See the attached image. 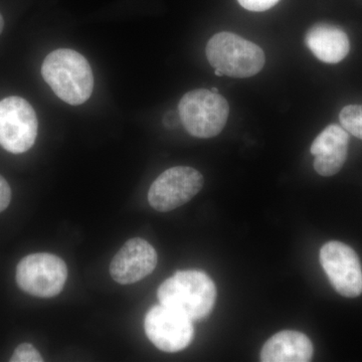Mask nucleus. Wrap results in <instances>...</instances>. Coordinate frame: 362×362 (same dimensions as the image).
I'll return each mask as SVG.
<instances>
[{"mask_svg":"<svg viewBox=\"0 0 362 362\" xmlns=\"http://www.w3.org/2000/svg\"><path fill=\"white\" fill-rule=\"evenodd\" d=\"M42 76L62 101L73 106L84 104L94 90L89 62L74 49H59L47 54Z\"/></svg>","mask_w":362,"mask_h":362,"instance_id":"nucleus-1","label":"nucleus"},{"mask_svg":"<svg viewBox=\"0 0 362 362\" xmlns=\"http://www.w3.org/2000/svg\"><path fill=\"white\" fill-rule=\"evenodd\" d=\"M157 297L164 306L197 320L213 310L216 289L204 272L180 271L159 286Z\"/></svg>","mask_w":362,"mask_h":362,"instance_id":"nucleus-2","label":"nucleus"},{"mask_svg":"<svg viewBox=\"0 0 362 362\" xmlns=\"http://www.w3.org/2000/svg\"><path fill=\"white\" fill-rule=\"evenodd\" d=\"M206 58L214 70L230 78H250L263 70V49L235 33H216L206 45Z\"/></svg>","mask_w":362,"mask_h":362,"instance_id":"nucleus-3","label":"nucleus"},{"mask_svg":"<svg viewBox=\"0 0 362 362\" xmlns=\"http://www.w3.org/2000/svg\"><path fill=\"white\" fill-rule=\"evenodd\" d=\"M181 123L194 137H216L225 128L230 106L225 97L211 90H190L178 104Z\"/></svg>","mask_w":362,"mask_h":362,"instance_id":"nucleus-4","label":"nucleus"},{"mask_svg":"<svg viewBox=\"0 0 362 362\" xmlns=\"http://www.w3.org/2000/svg\"><path fill=\"white\" fill-rule=\"evenodd\" d=\"M66 277L65 262L49 252L28 255L16 267L18 287L35 297L57 296L64 289Z\"/></svg>","mask_w":362,"mask_h":362,"instance_id":"nucleus-5","label":"nucleus"},{"mask_svg":"<svg viewBox=\"0 0 362 362\" xmlns=\"http://www.w3.org/2000/svg\"><path fill=\"white\" fill-rule=\"evenodd\" d=\"M39 122L32 105L21 97L0 101V145L13 154L28 151L37 139Z\"/></svg>","mask_w":362,"mask_h":362,"instance_id":"nucleus-6","label":"nucleus"},{"mask_svg":"<svg viewBox=\"0 0 362 362\" xmlns=\"http://www.w3.org/2000/svg\"><path fill=\"white\" fill-rule=\"evenodd\" d=\"M204 176L188 166H175L161 173L148 192L150 206L165 213L189 202L204 187Z\"/></svg>","mask_w":362,"mask_h":362,"instance_id":"nucleus-7","label":"nucleus"},{"mask_svg":"<svg viewBox=\"0 0 362 362\" xmlns=\"http://www.w3.org/2000/svg\"><path fill=\"white\" fill-rule=\"evenodd\" d=\"M144 329L150 341L162 351H180L194 339L192 319L162 304L147 312Z\"/></svg>","mask_w":362,"mask_h":362,"instance_id":"nucleus-8","label":"nucleus"},{"mask_svg":"<svg viewBox=\"0 0 362 362\" xmlns=\"http://www.w3.org/2000/svg\"><path fill=\"white\" fill-rule=\"evenodd\" d=\"M320 262L333 288L343 297L362 294V267L354 249L333 240L321 247Z\"/></svg>","mask_w":362,"mask_h":362,"instance_id":"nucleus-9","label":"nucleus"},{"mask_svg":"<svg viewBox=\"0 0 362 362\" xmlns=\"http://www.w3.org/2000/svg\"><path fill=\"white\" fill-rule=\"evenodd\" d=\"M157 252L147 240L134 238L126 243L110 265L111 277L119 284H134L156 268Z\"/></svg>","mask_w":362,"mask_h":362,"instance_id":"nucleus-10","label":"nucleus"},{"mask_svg":"<svg viewBox=\"0 0 362 362\" xmlns=\"http://www.w3.org/2000/svg\"><path fill=\"white\" fill-rule=\"evenodd\" d=\"M349 143V132L344 128L335 124L326 127L311 145L316 173L322 176L339 173L346 161Z\"/></svg>","mask_w":362,"mask_h":362,"instance_id":"nucleus-11","label":"nucleus"},{"mask_svg":"<svg viewBox=\"0 0 362 362\" xmlns=\"http://www.w3.org/2000/svg\"><path fill=\"white\" fill-rule=\"evenodd\" d=\"M305 42L314 56L327 64H337L346 58L350 49L346 33L329 23H316L305 35Z\"/></svg>","mask_w":362,"mask_h":362,"instance_id":"nucleus-12","label":"nucleus"},{"mask_svg":"<svg viewBox=\"0 0 362 362\" xmlns=\"http://www.w3.org/2000/svg\"><path fill=\"white\" fill-rule=\"evenodd\" d=\"M313 356V345L303 333L281 331L264 344L261 351L263 362H307Z\"/></svg>","mask_w":362,"mask_h":362,"instance_id":"nucleus-13","label":"nucleus"},{"mask_svg":"<svg viewBox=\"0 0 362 362\" xmlns=\"http://www.w3.org/2000/svg\"><path fill=\"white\" fill-rule=\"evenodd\" d=\"M339 120L347 132L362 140V106L349 105L344 107L340 112Z\"/></svg>","mask_w":362,"mask_h":362,"instance_id":"nucleus-14","label":"nucleus"},{"mask_svg":"<svg viewBox=\"0 0 362 362\" xmlns=\"http://www.w3.org/2000/svg\"><path fill=\"white\" fill-rule=\"evenodd\" d=\"M11 362H42L44 361L37 349L30 343H21L14 350Z\"/></svg>","mask_w":362,"mask_h":362,"instance_id":"nucleus-15","label":"nucleus"},{"mask_svg":"<svg viewBox=\"0 0 362 362\" xmlns=\"http://www.w3.org/2000/svg\"><path fill=\"white\" fill-rule=\"evenodd\" d=\"M238 1L247 11H265L276 6L279 0H238Z\"/></svg>","mask_w":362,"mask_h":362,"instance_id":"nucleus-16","label":"nucleus"},{"mask_svg":"<svg viewBox=\"0 0 362 362\" xmlns=\"http://www.w3.org/2000/svg\"><path fill=\"white\" fill-rule=\"evenodd\" d=\"M11 201V189L6 178L0 175V213L6 211Z\"/></svg>","mask_w":362,"mask_h":362,"instance_id":"nucleus-17","label":"nucleus"},{"mask_svg":"<svg viewBox=\"0 0 362 362\" xmlns=\"http://www.w3.org/2000/svg\"><path fill=\"white\" fill-rule=\"evenodd\" d=\"M4 18H2L1 13H0V35H1L2 30H4Z\"/></svg>","mask_w":362,"mask_h":362,"instance_id":"nucleus-18","label":"nucleus"},{"mask_svg":"<svg viewBox=\"0 0 362 362\" xmlns=\"http://www.w3.org/2000/svg\"><path fill=\"white\" fill-rule=\"evenodd\" d=\"M211 90H213L214 93H218V90L216 89V88H213V89H211Z\"/></svg>","mask_w":362,"mask_h":362,"instance_id":"nucleus-19","label":"nucleus"}]
</instances>
